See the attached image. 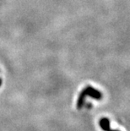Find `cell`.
Masks as SVG:
<instances>
[{"mask_svg":"<svg viewBox=\"0 0 130 131\" xmlns=\"http://www.w3.org/2000/svg\"><path fill=\"white\" fill-rule=\"evenodd\" d=\"M87 96L92 97V98L96 99V100H100L102 97V94L101 91H99L98 90H96V89H95L90 85L85 87L79 95L78 101H77V108H78V109H81V108L84 107L85 98H86Z\"/></svg>","mask_w":130,"mask_h":131,"instance_id":"obj_1","label":"cell"},{"mask_svg":"<svg viewBox=\"0 0 130 131\" xmlns=\"http://www.w3.org/2000/svg\"><path fill=\"white\" fill-rule=\"evenodd\" d=\"M99 125H100L101 129L103 131H109L111 129L110 120L107 118H102L99 121Z\"/></svg>","mask_w":130,"mask_h":131,"instance_id":"obj_2","label":"cell"},{"mask_svg":"<svg viewBox=\"0 0 130 131\" xmlns=\"http://www.w3.org/2000/svg\"><path fill=\"white\" fill-rule=\"evenodd\" d=\"M109 131H119V130H117V129H114V130H112V129H110Z\"/></svg>","mask_w":130,"mask_h":131,"instance_id":"obj_3","label":"cell"}]
</instances>
